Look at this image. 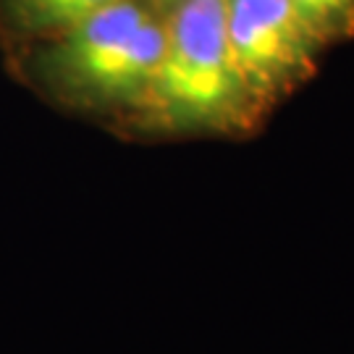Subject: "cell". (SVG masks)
<instances>
[{
	"label": "cell",
	"mask_w": 354,
	"mask_h": 354,
	"mask_svg": "<svg viewBox=\"0 0 354 354\" xmlns=\"http://www.w3.org/2000/svg\"><path fill=\"white\" fill-rule=\"evenodd\" d=\"M152 6H158V8H163V11H171L174 6H178V3H184V0H150Z\"/></svg>",
	"instance_id": "obj_6"
},
{
	"label": "cell",
	"mask_w": 354,
	"mask_h": 354,
	"mask_svg": "<svg viewBox=\"0 0 354 354\" xmlns=\"http://www.w3.org/2000/svg\"><path fill=\"white\" fill-rule=\"evenodd\" d=\"M165 16L150 0H115L61 35L13 53V71L55 105L129 121L158 74Z\"/></svg>",
	"instance_id": "obj_1"
},
{
	"label": "cell",
	"mask_w": 354,
	"mask_h": 354,
	"mask_svg": "<svg viewBox=\"0 0 354 354\" xmlns=\"http://www.w3.org/2000/svg\"><path fill=\"white\" fill-rule=\"evenodd\" d=\"M226 29L234 64L263 111L302 87L328 48L294 0H226Z\"/></svg>",
	"instance_id": "obj_3"
},
{
	"label": "cell",
	"mask_w": 354,
	"mask_h": 354,
	"mask_svg": "<svg viewBox=\"0 0 354 354\" xmlns=\"http://www.w3.org/2000/svg\"><path fill=\"white\" fill-rule=\"evenodd\" d=\"M294 6L326 45L354 37V0H294Z\"/></svg>",
	"instance_id": "obj_5"
},
{
	"label": "cell",
	"mask_w": 354,
	"mask_h": 354,
	"mask_svg": "<svg viewBox=\"0 0 354 354\" xmlns=\"http://www.w3.org/2000/svg\"><path fill=\"white\" fill-rule=\"evenodd\" d=\"M266 115L234 64L226 0H184L165 16V50L131 127L145 134H241Z\"/></svg>",
	"instance_id": "obj_2"
},
{
	"label": "cell",
	"mask_w": 354,
	"mask_h": 354,
	"mask_svg": "<svg viewBox=\"0 0 354 354\" xmlns=\"http://www.w3.org/2000/svg\"><path fill=\"white\" fill-rule=\"evenodd\" d=\"M115 0H0V42L8 55L61 35Z\"/></svg>",
	"instance_id": "obj_4"
}]
</instances>
